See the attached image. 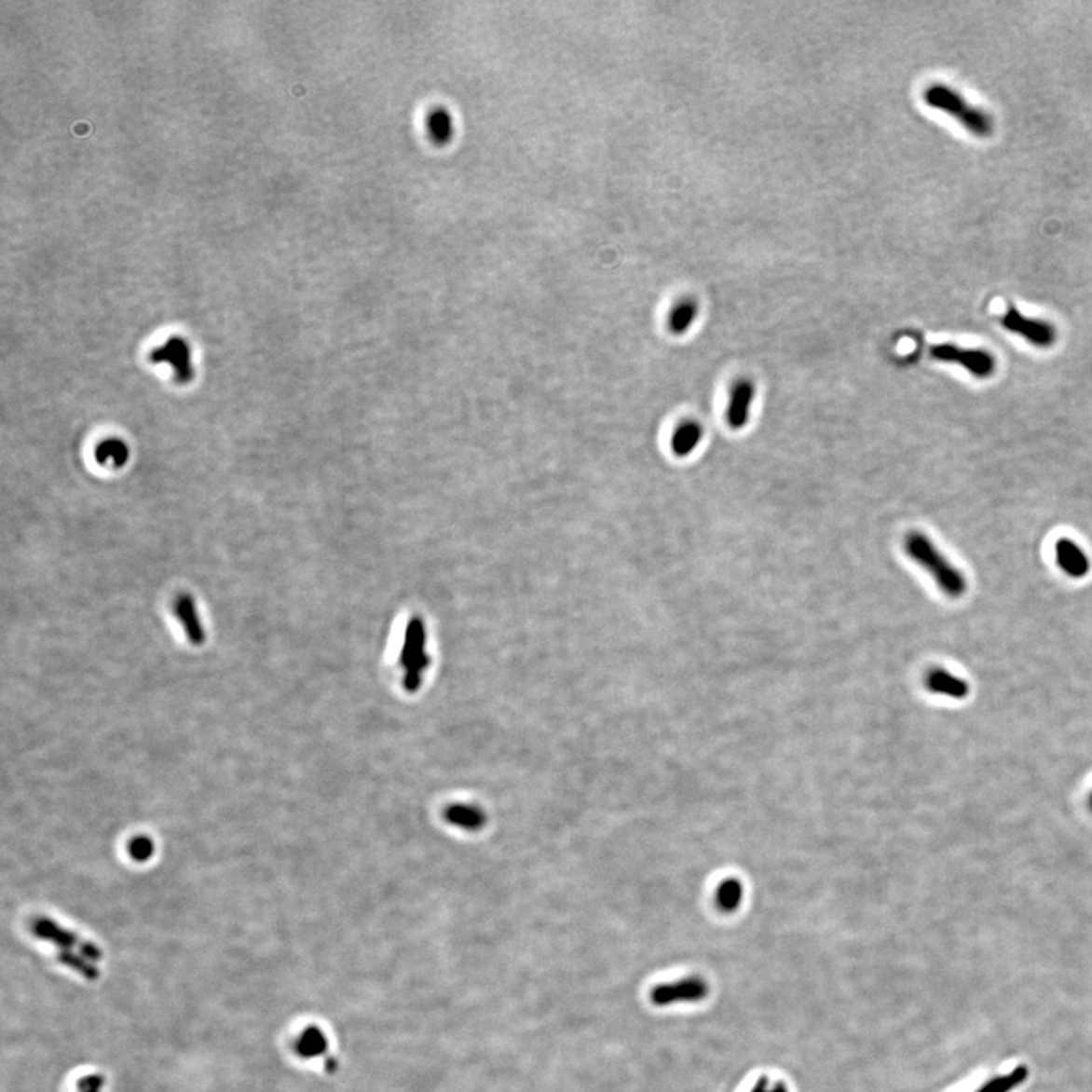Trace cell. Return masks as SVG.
<instances>
[{
  "label": "cell",
  "mask_w": 1092,
  "mask_h": 1092,
  "mask_svg": "<svg viewBox=\"0 0 1092 1092\" xmlns=\"http://www.w3.org/2000/svg\"><path fill=\"white\" fill-rule=\"evenodd\" d=\"M906 554L922 567L934 579L936 586L949 598H962L965 595L966 579L961 569L937 550V546L924 533L912 531L905 539Z\"/></svg>",
  "instance_id": "cell-1"
},
{
  "label": "cell",
  "mask_w": 1092,
  "mask_h": 1092,
  "mask_svg": "<svg viewBox=\"0 0 1092 1092\" xmlns=\"http://www.w3.org/2000/svg\"><path fill=\"white\" fill-rule=\"evenodd\" d=\"M924 101L930 106L944 111L947 115L959 120L962 127L977 137H988L992 132V120L990 116L985 111L968 105L961 94L951 90L949 87L941 86V84L929 87L925 90Z\"/></svg>",
  "instance_id": "cell-2"
},
{
  "label": "cell",
  "mask_w": 1092,
  "mask_h": 1092,
  "mask_svg": "<svg viewBox=\"0 0 1092 1092\" xmlns=\"http://www.w3.org/2000/svg\"><path fill=\"white\" fill-rule=\"evenodd\" d=\"M709 982L702 976H686L652 988L649 999L659 1007L697 1004L709 997Z\"/></svg>",
  "instance_id": "cell-3"
},
{
  "label": "cell",
  "mask_w": 1092,
  "mask_h": 1092,
  "mask_svg": "<svg viewBox=\"0 0 1092 1092\" xmlns=\"http://www.w3.org/2000/svg\"><path fill=\"white\" fill-rule=\"evenodd\" d=\"M930 355L942 363H954L963 367L968 374L978 379L990 378L997 369L994 355L987 349H970L942 343L930 348Z\"/></svg>",
  "instance_id": "cell-4"
},
{
  "label": "cell",
  "mask_w": 1092,
  "mask_h": 1092,
  "mask_svg": "<svg viewBox=\"0 0 1092 1092\" xmlns=\"http://www.w3.org/2000/svg\"><path fill=\"white\" fill-rule=\"evenodd\" d=\"M1002 323L1007 331L1023 337L1036 348H1050L1058 338V331L1052 323L1028 318L1014 306H1009L1006 313L1003 314Z\"/></svg>",
  "instance_id": "cell-5"
},
{
  "label": "cell",
  "mask_w": 1092,
  "mask_h": 1092,
  "mask_svg": "<svg viewBox=\"0 0 1092 1092\" xmlns=\"http://www.w3.org/2000/svg\"><path fill=\"white\" fill-rule=\"evenodd\" d=\"M152 363H168L173 369V375L180 384L190 383L195 375L192 366V352L184 338H168L164 345L157 347L151 352Z\"/></svg>",
  "instance_id": "cell-6"
},
{
  "label": "cell",
  "mask_w": 1092,
  "mask_h": 1092,
  "mask_svg": "<svg viewBox=\"0 0 1092 1092\" xmlns=\"http://www.w3.org/2000/svg\"><path fill=\"white\" fill-rule=\"evenodd\" d=\"M403 664L405 668V685L410 690L416 689L420 683V674L427 668L425 633L419 621H413L412 624L408 625L403 644Z\"/></svg>",
  "instance_id": "cell-7"
},
{
  "label": "cell",
  "mask_w": 1092,
  "mask_h": 1092,
  "mask_svg": "<svg viewBox=\"0 0 1092 1092\" xmlns=\"http://www.w3.org/2000/svg\"><path fill=\"white\" fill-rule=\"evenodd\" d=\"M1056 563L1072 579H1084L1089 574L1091 562L1084 548L1072 539L1062 538L1055 545Z\"/></svg>",
  "instance_id": "cell-8"
},
{
  "label": "cell",
  "mask_w": 1092,
  "mask_h": 1092,
  "mask_svg": "<svg viewBox=\"0 0 1092 1092\" xmlns=\"http://www.w3.org/2000/svg\"><path fill=\"white\" fill-rule=\"evenodd\" d=\"M756 386L748 379L734 384L727 407V424L730 429L742 430L750 419L751 405L755 403Z\"/></svg>",
  "instance_id": "cell-9"
},
{
  "label": "cell",
  "mask_w": 1092,
  "mask_h": 1092,
  "mask_svg": "<svg viewBox=\"0 0 1092 1092\" xmlns=\"http://www.w3.org/2000/svg\"><path fill=\"white\" fill-rule=\"evenodd\" d=\"M927 689L936 695L951 698V700H965L970 695V685L962 676L946 671V669H932L925 678Z\"/></svg>",
  "instance_id": "cell-10"
},
{
  "label": "cell",
  "mask_w": 1092,
  "mask_h": 1092,
  "mask_svg": "<svg viewBox=\"0 0 1092 1092\" xmlns=\"http://www.w3.org/2000/svg\"><path fill=\"white\" fill-rule=\"evenodd\" d=\"M176 618L184 627L185 636L193 645H202L205 642V632L200 622V616L196 607V601L188 594H181L173 603Z\"/></svg>",
  "instance_id": "cell-11"
},
{
  "label": "cell",
  "mask_w": 1092,
  "mask_h": 1092,
  "mask_svg": "<svg viewBox=\"0 0 1092 1092\" xmlns=\"http://www.w3.org/2000/svg\"><path fill=\"white\" fill-rule=\"evenodd\" d=\"M703 441V427L697 420H685L676 427L671 439V449L676 457H688Z\"/></svg>",
  "instance_id": "cell-12"
},
{
  "label": "cell",
  "mask_w": 1092,
  "mask_h": 1092,
  "mask_svg": "<svg viewBox=\"0 0 1092 1092\" xmlns=\"http://www.w3.org/2000/svg\"><path fill=\"white\" fill-rule=\"evenodd\" d=\"M94 458L99 465L116 469L122 468L127 465L128 458H130V448L125 442L120 441L117 437H111L96 446Z\"/></svg>",
  "instance_id": "cell-13"
},
{
  "label": "cell",
  "mask_w": 1092,
  "mask_h": 1092,
  "mask_svg": "<svg viewBox=\"0 0 1092 1092\" xmlns=\"http://www.w3.org/2000/svg\"><path fill=\"white\" fill-rule=\"evenodd\" d=\"M698 314L697 302L692 299H683L676 304V308L669 316V331L674 334H685L690 325L695 322Z\"/></svg>",
  "instance_id": "cell-14"
},
{
  "label": "cell",
  "mask_w": 1092,
  "mask_h": 1092,
  "mask_svg": "<svg viewBox=\"0 0 1092 1092\" xmlns=\"http://www.w3.org/2000/svg\"><path fill=\"white\" fill-rule=\"evenodd\" d=\"M744 898V886L738 880L722 881L717 893V905L724 912H734Z\"/></svg>",
  "instance_id": "cell-15"
},
{
  "label": "cell",
  "mask_w": 1092,
  "mask_h": 1092,
  "mask_svg": "<svg viewBox=\"0 0 1092 1092\" xmlns=\"http://www.w3.org/2000/svg\"><path fill=\"white\" fill-rule=\"evenodd\" d=\"M446 819L449 823L457 824L460 827L478 828L485 821V815L475 807L454 806L446 811Z\"/></svg>",
  "instance_id": "cell-16"
},
{
  "label": "cell",
  "mask_w": 1092,
  "mask_h": 1092,
  "mask_svg": "<svg viewBox=\"0 0 1092 1092\" xmlns=\"http://www.w3.org/2000/svg\"><path fill=\"white\" fill-rule=\"evenodd\" d=\"M1026 1077H1028V1070H1026V1067H1018L1009 1076L992 1079L976 1092H1009L1017 1088L1019 1084H1023Z\"/></svg>",
  "instance_id": "cell-17"
},
{
  "label": "cell",
  "mask_w": 1092,
  "mask_h": 1092,
  "mask_svg": "<svg viewBox=\"0 0 1092 1092\" xmlns=\"http://www.w3.org/2000/svg\"><path fill=\"white\" fill-rule=\"evenodd\" d=\"M429 127L437 140L448 139L453 130V120L444 110L432 111L429 117Z\"/></svg>",
  "instance_id": "cell-18"
},
{
  "label": "cell",
  "mask_w": 1092,
  "mask_h": 1092,
  "mask_svg": "<svg viewBox=\"0 0 1092 1092\" xmlns=\"http://www.w3.org/2000/svg\"><path fill=\"white\" fill-rule=\"evenodd\" d=\"M128 852L132 859L143 862L154 854V844L147 836H137L135 839L130 840Z\"/></svg>",
  "instance_id": "cell-19"
},
{
  "label": "cell",
  "mask_w": 1092,
  "mask_h": 1092,
  "mask_svg": "<svg viewBox=\"0 0 1092 1092\" xmlns=\"http://www.w3.org/2000/svg\"><path fill=\"white\" fill-rule=\"evenodd\" d=\"M750 1092H789V1089L782 1082L763 1077L750 1089Z\"/></svg>",
  "instance_id": "cell-20"
},
{
  "label": "cell",
  "mask_w": 1092,
  "mask_h": 1092,
  "mask_svg": "<svg viewBox=\"0 0 1092 1092\" xmlns=\"http://www.w3.org/2000/svg\"><path fill=\"white\" fill-rule=\"evenodd\" d=\"M1089 807H1091V811H1092V794H1091V799H1089Z\"/></svg>",
  "instance_id": "cell-21"
}]
</instances>
